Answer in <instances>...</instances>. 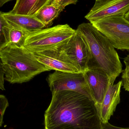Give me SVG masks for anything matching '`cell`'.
<instances>
[{
  "label": "cell",
  "mask_w": 129,
  "mask_h": 129,
  "mask_svg": "<svg viewBox=\"0 0 129 129\" xmlns=\"http://www.w3.org/2000/svg\"><path fill=\"white\" fill-rule=\"evenodd\" d=\"M45 111L47 129H101L99 108L90 97L76 92H52Z\"/></svg>",
  "instance_id": "cell-1"
},
{
  "label": "cell",
  "mask_w": 129,
  "mask_h": 129,
  "mask_svg": "<svg viewBox=\"0 0 129 129\" xmlns=\"http://www.w3.org/2000/svg\"><path fill=\"white\" fill-rule=\"evenodd\" d=\"M77 30L85 41L92 57V66L102 68L114 83L122 72V65L116 51L108 39L91 23L79 25Z\"/></svg>",
  "instance_id": "cell-2"
},
{
  "label": "cell",
  "mask_w": 129,
  "mask_h": 129,
  "mask_svg": "<svg viewBox=\"0 0 129 129\" xmlns=\"http://www.w3.org/2000/svg\"><path fill=\"white\" fill-rule=\"evenodd\" d=\"M4 79L10 83H22L45 71H50L24 47L9 45L0 51Z\"/></svg>",
  "instance_id": "cell-3"
},
{
  "label": "cell",
  "mask_w": 129,
  "mask_h": 129,
  "mask_svg": "<svg viewBox=\"0 0 129 129\" xmlns=\"http://www.w3.org/2000/svg\"><path fill=\"white\" fill-rule=\"evenodd\" d=\"M76 31L69 25L64 24L29 33L24 47L33 53L57 48L65 44Z\"/></svg>",
  "instance_id": "cell-4"
},
{
  "label": "cell",
  "mask_w": 129,
  "mask_h": 129,
  "mask_svg": "<svg viewBox=\"0 0 129 129\" xmlns=\"http://www.w3.org/2000/svg\"><path fill=\"white\" fill-rule=\"evenodd\" d=\"M90 23L108 39L114 48L129 51V21L124 15L111 16Z\"/></svg>",
  "instance_id": "cell-5"
},
{
  "label": "cell",
  "mask_w": 129,
  "mask_h": 129,
  "mask_svg": "<svg viewBox=\"0 0 129 129\" xmlns=\"http://www.w3.org/2000/svg\"><path fill=\"white\" fill-rule=\"evenodd\" d=\"M60 48L80 72H84L92 65V57L88 47L77 29L74 35Z\"/></svg>",
  "instance_id": "cell-6"
},
{
  "label": "cell",
  "mask_w": 129,
  "mask_h": 129,
  "mask_svg": "<svg viewBox=\"0 0 129 129\" xmlns=\"http://www.w3.org/2000/svg\"><path fill=\"white\" fill-rule=\"evenodd\" d=\"M47 81L52 92L72 91L91 98L83 72L69 73L55 71L48 76Z\"/></svg>",
  "instance_id": "cell-7"
},
{
  "label": "cell",
  "mask_w": 129,
  "mask_h": 129,
  "mask_svg": "<svg viewBox=\"0 0 129 129\" xmlns=\"http://www.w3.org/2000/svg\"><path fill=\"white\" fill-rule=\"evenodd\" d=\"M83 73L90 96L99 108L110 82V77L97 66L90 67Z\"/></svg>",
  "instance_id": "cell-8"
},
{
  "label": "cell",
  "mask_w": 129,
  "mask_h": 129,
  "mask_svg": "<svg viewBox=\"0 0 129 129\" xmlns=\"http://www.w3.org/2000/svg\"><path fill=\"white\" fill-rule=\"evenodd\" d=\"M60 47L54 49L32 53L40 63L50 71L54 70L69 73H80L64 54Z\"/></svg>",
  "instance_id": "cell-9"
},
{
  "label": "cell",
  "mask_w": 129,
  "mask_h": 129,
  "mask_svg": "<svg viewBox=\"0 0 129 129\" xmlns=\"http://www.w3.org/2000/svg\"><path fill=\"white\" fill-rule=\"evenodd\" d=\"M129 11V0L95 1L85 18L92 22L111 16H125Z\"/></svg>",
  "instance_id": "cell-10"
},
{
  "label": "cell",
  "mask_w": 129,
  "mask_h": 129,
  "mask_svg": "<svg viewBox=\"0 0 129 129\" xmlns=\"http://www.w3.org/2000/svg\"><path fill=\"white\" fill-rule=\"evenodd\" d=\"M122 80L114 84L110 82L104 100L99 108L100 118L102 122H108L120 101Z\"/></svg>",
  "instance_id": "cell-11"
},
{
  "label": "cell",
  "mask_w": 129,
  "mask_h": 129,
  "mask_svg": "<svg viewBox=\"0 0 129 129\" xmlns=\"http://www.w3.org/2000/svg\"><path fill=\"white\" fill-rule=\"evenodd\" d=\"M2 17L9 23L22 28L30 33L45 28V25L35 16L2 13Z\"/></svg>",
  "instance_id": "cell-12"
},
{
  "label": "cell",
  "mask_w": 129,
  "mask_h": 129,
  "mask_svg": "<svg viewBox=\"0 0 129 129\" xmlns=\"http://www.w3.org/2000/svg\"><path fill=\"white\" fill-rule=\"evenodd\" d=\"M16 3L11 10L8 13L35 16L44 6L50 3L51 0H16Z\"/></svg>",
  "instance_id": "cell-13"
},
{
  "label": "cell",
  "mask_w": 129,
  "mask_h": 129,
  "mask_svg": "<svg viewBox=\"0 0 129 129\" xmlns=\"http://www.w3.org/2000/svg\"><path fill=\"white\" fill-rule=\"evenodd\" d=\"M3 30L7 42V46L13 45L18 47H24L28 32L21 27L9 23L5 19Z\"/></svg>",
  "instance_id": "cell-14"
},
{
  "label": "cell",
  "mask_w": 129,
  "mask_h": 129,
  "mask_svg": "<svg viewBox=\"0 0 129 129\" xmlns=\"http://www.w3.org/2000/svg\"><path fill=\"white\" fill-rule=\"evenodd\" d=\"M63 10L61 7L50 3L42 8L35 17L45 25V28H49Z\"/></svg>",
  "instance_id": "cell-15"
},
{
  "label": "cell",
  "mask_w": 129,
  "mask_h": 129,
  "mask_svg": "<svg viewBox=\"0 0 129 129\" xmlns=\"http://www.w3.org/2000/svg\"><path fill=\"white\" fill-rule=\"evenodd\" d=\"M9 106L7 99L4 95H0V127L3 123V118L5 111Z\"/></svg>",
  "instance_id": "cell-16"
},
{
  "label": "cell",
  "mask_w": 129,
  "mask_h": 129,
  "mask_svg": "<svg viewBox=\"0 0 129 129\" xmlns=\"http://www.w3.org/2000/svg\"><path fill=\"white\" fill-rule=\"evenodd\" d=\"M125 65V68L122 72V81L123 88L129 92V64Z\"/></svg>",
  "instance_id": "cell-17"
},
{
  "label": "cell",
  "mask_w": 129,
  "mask_h": 129,
  "mask_svg": "<svg viewBox=\"0 0 129 129\" xmlns=\"http://www.w3.org/2000/svg\"><path fill=\"white\" fill-rule=\"evenodd\" d=\"M5 22V19L1 14L0 12V51L7 46V42L3 30V26Z\"/></svg>",
  "instance_id": "cell-18"
},
{
  "label": "cell",
  "mask_w": 129,
  "mask_h": 129,
  "mask_svg": "<svg viewBox=\"0 0 129 129\" xmlns=\"http://www.w3.org/2000/svg\"><path fill=\"white\" fill-rule=\"evenodd\" d=\"M5 71L3 68V65L0 59V89L2 90H5L4 83Z\"/></svg>",
  "instance_id": "cell-19"
},
{
  "label": "cell",
  "mask_w": 129,
  "mask_h": 129,
  "mask_svg": "<svg viewBox=\"0 0 129 129\" xmlns=\"http://www.w3.org/2000/svg\"><path fill=\"white\" fill-rule=\"evenodd\" d=\"M101 129H129V128H120L114 126L110 124L108 122L101 123Z\"/></svg>",
  "instance_id": "cell-20"
},
{
  "label": "cell",
  "mask_w": 129,
  "mask_h": 129,
  "mask_svg": "<svg viewBox=\"0 0 129 129\" xmlns=\"http://www.w3.org/2000/svg\"><path fill=\"white\" fill-rule=\"evenodd\" d=\"M78 0H64L61 7L64 10L66 6L70 4H75Z\"/></svg>",
  "instance_id": "cell-21"
},
{
  "label": "cell",
  "mask_w": 129,
  "mask_h": 129,
  "mask_svg": "<svg viewBox=\"0 0 129 129\" xmlns=\"http://www.w3.org/2000/svg\"><path fill=\"white\" fill-rule=\"evenodd\" d=\"M63 1L64 0H51L50 3L56 6L61 7Z\"/></svg>",
  "instance_id": "cell-22"
},
{
  "label": "cell",
  "mask_w": 129,
  "mask_h": 129,
  "mask_svg": "<svg viewBox=\"0 0 129 129\" xmlns=\"http://www.w3.org/2000/svg\"><path fill=\"white\" fill-rule=\"evenodd\" d=\"M12 1L13 0H0V7H2L3 5H4L5 4L7 3L8 2Z\"/></svg>",
  "instance_id": "cell-23"
},
{
  "label": "cell",
  "mask_w": 129,
  "mask_h": 129,
  "mask_svg": "<svg viewBox=\"0 0 129 129\" xmlns=\"http://www.w3.org/2000/svg\"><path fill=\"white\" fill-rule=\"evenodd\" d=\"M123 62L125 64H129V53L124 58Z\"/></svg>",
  "instance_id": "cell-24"
},
{
  "label": "cell",
  "mask_w": 129,
  "mask_h": 129,
  "mask_svg": "<svg viewBox=\"0 0 129 129\" xmlns=\"http://www.w3.org/2000/svg\"><path fill=\"white\" fill-rule=\"evenodd\" d=\"M125 18L129 21V11L125 15Z\"/></svg>",
  "instance_id": "cell-25"
},
{
  "label": "cell",
  "mask_w": 129,
  "mask_h": 129,
  "mask_svg": "<svg viewBox=\"0 0 129 129\" xmlns=\"http://www.w3.org/2000/svg\"><path fill=\"white\" fill-rule=\"evenodd\" d=\"M108 0H95V1H106Z\"/></svg>",
  "instance_id": "cell-26"
},
{
  "label": "cell",
  "mask_w": 129,
  "mask_h": 129,
  "mask_svg": "<svg viewBox=\"0 0 129 129\" xmlns=\"http://www.w3.org/2000/svg\"></svg>",
  "instance_id": "cell-27"
}]
</instances>
